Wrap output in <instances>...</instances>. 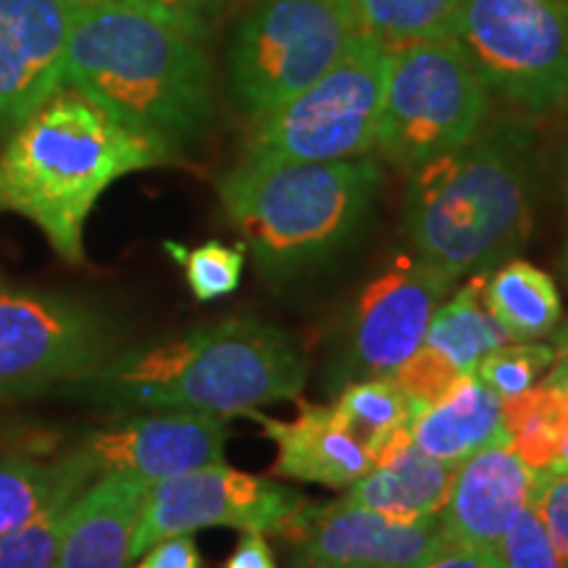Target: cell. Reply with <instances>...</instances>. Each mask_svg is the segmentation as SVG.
Here are the masks:
<instances>
[{"mask_svg": "<svg viewBox=\"0 0 568 568\" xmlns=\"http://www.w3.org/2000/svg\"><path fill=\"white\" fill-rule=\"evenodd\" d=\"M552 361H556V347L552 345L535 343V339H516V343L510 339V343L485 355L474 374L503 400H508V397L535 387L539 376L552 366Z\"/></svg>", "mask_w": 568, "mask_h": 568, "instance_id": "obj_29", "label": "cell"}, {"mask_svg": "<svg viewBox=\"0 0 568 568\" xmlns=\"http://www.w3.org/2000/svg\"><path fill=\"white\" fill-rule=\"evenodd\" d=\"M410 437L426 456L460 464L489 445L508 443L503 426V397L477 374H460L437 400L418 406L410 418Z\"/></svg>", "mask_w": 568, "mask_h": 568, "instance_id": "obj_19", "label": "cell"}, {"mask_svg": "<svg viewBox=\"0 0 568 568\" xmlns=\"http://www.w3.org/2000/svg\"><path fill=\"white\" fill-rule=\"evenodd\" d=\"M464 0H353L358 30L389 48L456 34Z\"/></svg>", "mask_w": 568, "mask_h": 568, "instance_id": "obj_26", "label": "cell"}, {"mask_svg": "<svg viewBox=\"0 0 568 568\" xmlns=\"http://www.w3.org/2000/svg\"><path fill=\"white\" fill-rule=\"evenodd\" d=\"M230 439L226 418L195 410H140L103 429L84 435L80 447L88 453L98 477L132 474L148 485L224 464Z\"/></svg>", "mask_w": 568, "mask_h": 568, "instance_id": "obj_14", "label": "cell"}, {"mask_svg": "<svg viewBox=\"0 0 568 568\" xmlns=\"http://www.w3.org/2000/svg\"><path fill=\"white\" fill-rule=\"evenodd\" d=\"M453 38L514 113L568 109V0H464Z\"/></svg>", "mask_w": 568, "mask_h": 568, "instance_id": "obj_9", "label": "cell"}, {"mask_svg": "<svg viewBox=\"0 0 568 568\" xmlns=\"http://www.w3.org/2000/svg\"><path fill=\"white\" fill-rule=\"evenodd\" d=\"M558 187L568 205V134H566L564 145H560V153H558Z\"/></svg>", "mask_w": 568, "mask_h": 568, "instance_id": "obj_38", "label": "cell"}, {"mask_svg": "<svg viewBox=\"0 0 568 568\" xmlns=\"http://www.w3.org/2000/svg\"><path fill=\"white\" fill-rule=\"evenodd\" d=\"M163 247L182 266L195 301L211 303L237 293L247 258L245 245H226L219 240H209L197 247H184L180 243H166Z\"/></svg>", "mask_w": 568, "mask_h": 568, "instance_id": "obj_28", "label": "cell"}, {"mask_svg": "<svg viewBox=\"0 0 568 568\" xmlns=\"http://www.w3.org/2000/svg\"><path fill=\"white\" fill-rule=\"evenodd\" d=\"M63 84L176 153L201 140L213 116L203 42L122 0H80Z\"/></svg>", "mask_w": 568, "mask_h": 568, "instance_id": "obj_4", "label": "cell"}, {"mask_svg": "<svg viewBox=\"0 0 568 568\" xmlns=\"http://www.w3.org/2000/svg\"><path fill=\"white\" fill-rule=\"evenodd\" d=\"M493 95L456 38L389 51L374 159L410 174L456 151L489 119Z\"/></svg>", "mask_w": 568, "mask_h": 568, "instance_id": "obj_6", "label": "cell"}, {"mask_svg": "<svg viewBox=\"0 0 568 568\" xmlns=\"http://www.w3.org/2000/svg\"><path fill=\"white\" fill-rule=\"evenodd\" d=\"M122 3L151 13L187 38L203 42L237 6V0H122Z\"/></svg>", "mask_w": 568, "mask_h": 568, "instance_id": "obj_31", "label": "cell"}, {"mask_svg": "<svg viewBox=\"0 0 568 568\" xmlns=\"http://www.w3.org/2000/svg\"><path fill=\"white\" fill-rule=\"evenodd\" d=\"M456 466L426 456L410 437L393 456L374 464L364 477L355 479L337 500L345 506L376 510L397 521L437 518L450 495Z\"/></svg>", "mask_w": 568, "mask_h": 568, "instance_id": "obj_20", "label": "cell"}, {"mask_svg": "<svg viewBox=\"0 0 568 568\" xmlns=\"http://www.w3.org/2000/svg\"><path fill=\"white\" fill-rule=\"evenodd\" d=\"M176 159L180 153L166 142L63 84L0 151V213L32 222L67 264L80 266L84 224L105 190Z\"/></svg>", "mask_w": 568, "mask_h": 568, "instance_id": "obj_3", "label": "cell"}, {"mask_svg": "<svg viewBox=\"0 0 568 568\" xmlns=\"http://www.w3.org/2000/svg\"><path fill=\"white\" fill-rule=\"evenodd\" d=\"M276 537L293 548V564L347 568H410L443 539L437 518L397 521L345 503H305Z\"/></svg>", "mask_w": 568, "mask_h": 568, "instance_id": "obj_13", "label": "cell"}, {"mask_svg": "<svg viewBox=\"0 0 568 568\" xmlns=\"http://www.w3.org/2000/svg\"><path fill=\"white\" fill-rule=\"evenodd\" d=\"M84 489H69L38 516L0 537V568H59V552L71 506Z\"/></svg>", "mask_w": 568, "mask_h": 568, "instance_id": "obj_27", "label": "cell"}, {"mask_svg": "<svg viewBox=\"0 0 568 568\" xmlns=\"http://www.w3.org/2000/svg\"><path fill=\"white\" fill-rule=\"evenodd\" d=\"M495 556L503 568H566L535 506H527L503 535Z\"/></svg>", "mask_w": 568, "mask_h": 568, "instance_id": "obj_30", "label": "cell"}, {"mask_svg": "<svg viewBox=\"0 0 568 568\" xmlns=\"http://www.w3.org/2000/svg\"><path fill=\"white\" fill-rule=\"evenodd\" d=\"M382 182L374 155L351 161L240 159L219 180L230 224L255 272L297 280L332 261L364 226Z\"/></svg>", "mask_w": 568, "mask_h": 568, "instance_id": "obj_5", "label": "cell"}, {"mask_svg": "<svg viewBox=\"0 0 568 568\" xmlns=\"http://www.w3.org/2000/svg\"><path fill=\"white\" fill-rule=\"evenodd\" d=\"M537 471L508 443L489 445L460 460L439 510V535L450 542L495 552L506 531L531 506Z\"/></svg>", "mask_w": 568, "mask_h": 568, "instance_id": "obj_16", "label": "cell"}, {"mask_svg": "<svg viewBox=\"0 0 568 568\" xmlns=\"http://www.w3.org/2000/svg\"><path fill=\"white\" fill-rule=\"evenodd\" d=\"M122 351L101 305L0 280V400L67 389Z\"/></svg>", "mask_w": 568, "mask_h": 568, "instance_id": "obj_10", "label": "cell"}, {"mask_svg": "<svg viewBox=\"0 0 568 568\" xmlns=\"http://www.w3.org/2000/svg\"><path fill=\"white\" fill-rule=\"evenodd\" d=\"M303 353L280 326L224 318L159 343L122 347L67 389L109 414L195 410L237 416L303 393Z\"/></svg>", "mask_w": 568, "mask_h": 568, "instance_id": "obj_2", "label": "cell"}, {"mask_svg": "<svg viewBox=\"0 0 568 568\" xmlns=\"http://www.w3.org/2000/svg\"><path fill=\"white\" fill-rule=\"evenodd\" d=\"M395 385L408 395L414 406H426V403L437 400L439 395L447 393V387L458 379L456 366L437 353L435 347L422 345L414 355H408L395 372H389Z\"/></svg>", "mask_w": 568, "mask_h": 568, "instance_id": "obj_32", "label": "cell"}, {"mask_svg": "<svg viewBox=\"0 0 568 568\" xmlns=\"http://www.w3.org/2000/svg\"><path fill=\"white\" fill-rule=\"evenodd\" d=\"M95 466L80 445L61 456L11 450L0 456V537L19 529L69 489H88Z\"/></svg>", "mask_w": 568, "mask_h": 568, "instance_id": "obj_21", "label": "cell"}, {"mask_svg": "<svg viewBox=\"0 0 568 568\" xmlns=\"http://www.w3.org/2000/svg\"><path fill=\"white\" fill-rule=\"evenodd\" d=\"M564 280L568 282V240H566V251H564Z\"/></svg>", "mask_w": 568, "mask_h": 568, "instance_id": "obj_40", "label": "cell"}, {"mask_svg": "<svg viewBox=\"0 0 568 568\" xmlns=\"http://www.w3.org/2000/svg\"><path fill=\"white\" fill-rule=\"evenodd\" d=\"M222 568H276V556L268 545L266 535L258 531H245L243 539L234 545L230 558Z\"/></svg>", "mask_w": 568, "mask_h": 568, "instance_id": "obj_36", "label": "cell"}, {"mask_svg": "<svg viewBox=\"0 0 568 568\" xmlns=\"http://www.w3.org/2000/svg\"><path fill=\"white\" fill-rule=\"evenodd\" d=\"M80 0H0V134H11L55 90Z\"/></svg>", "mask_w": 568, "mask_h": 568, "instance_id": "obj_15", "label": "cell"}, {"mask_svg": "<svg viewBox=\"0 0 568 568\" xmlns=\"http://www.w3.org/2000/svg\"><path fill=\"white\" fill-rule=\"evenodd\" d=\"M456 280L424 264L416 255H400L361 290L347 318L343 385L366 376L395 372L424 345L432 316Z\"/></svg>", "mask_w": 568, "mask_h": 568, "instance_id": "obj_12", "label": "cell"}, {"mask_svg": "<svg viewBox=\"0 0 568 568\" xmlns=\"http://www.w3.org/2000/svg\"><path fill=\"white\" fill-rule=\"evenodd\" d=\"M552 347H556V361H552L548 379H552L556 385H560L568 393V324L558 332L556 345ZM552 471H568V443L564 447V453H560L558 466L552 468Z\"/></svg>", "mask_w": 568, "mask_h": 568, "instance_id": "obj_37", "label": "cell"}, {"mask_svg": "<svg viewBox=\"0 0 568 568\" xmlns=\"http://www.w3.org/2000/svg\"><path fill=\"white\" fill-rule=\"evenodd\" d=\"M487 272L471 274L432 316L424 345L443 353L458 374L477 372L479 361L510 343V335L485 303Z\"/></svg>", "mask_w": 568, "mask_h": 568, "instance_id": "obj_23", "label": "cell"}, {"mask_svg": "<svg viewBox=\"0 0 568 568\" xmlns=\"http://www.w3.org/2000/svg\"><path fill=\"white\" fill-rule=\"evenodd\" d=\"M508 445L531 471H552L568 443V393L545 376L527 393L503 400Z\"/></svg>", "mask_w": 568, "mask_h": 568, "instance_id": "obj_25", "label": "cell"}, {"mask_svg": "<svg viewBox=\"0 0 568 568\" xmlns=\"http://www.w3.org/2000/svg\"><path fill=\"white\" fill-rule=\"evenodd\" d=\"M134 568H203V556L193 535H174L140 552Z\"/></svg>", "mask_w": 568, "mask_h": 568, "instance_id": "obj_34", "label": "cell"}, {"mask_svg": "<svg viewBox=\"0 0 568 568\" xmlns=\"http://www.w3.org/2000/svg\"><path fill=\"white\" fill-rule=\"evenodd\" d=\"M247 416L264 424V435L276 445L272 471L282 479L345 489L374 466L366 445L332 403H303L293 418H272L258 410Z\"/></svg>", "mask_w": 568, "mask_h": 568, "instance_id": "obj_17", "label": "cell"}, {"mask_svg": "<svg viewBox=\"0 0 568 568\" xmlns=\"http://www.w3.org/2000/svg\"><path fill=\"white\" fill-rule=\"evenodd\" d=\"M148 481L132 474H101L71 506L59 552V568H132Z\"/></svg>", "mask_w": 568, "mask_h": 568, "instance_id": "obj_18", "label": "cell"}, {"mask_svg": "<svg viewBox=\"0 0 568 568\" xmlns=\"http://www.w3.org/2000/svg\"><path fill=\"white\" fill-rule=\"evenodd\" d=\"M308 497L266 477L211 464L148 487L132 539V558L153 542L201 529L230 527L276 535Z\"/></svg>", "mask_w": 568, "mask_h": 568, "instance_id": "obj_11", "label": "cell"}, {"mask_svg": "<svg viewBox=\"0 0 568 568\" xmlns=\"http://www.w3.org/2000/svg\"><path fill=\"white\" fill-rule=\"evenodd\" d=\"M358 32L353 0H255L226 48L237 111L253 119L290 101L335 67Z\"/></svg>", "mask_w": 568, "mask_h": 568, "instance_id": "obj_8", "label": "cell"}, {"mask_svg": "<svg viewBox=\"0 0 568 568\" xmlns=\"http://www.w3.org/2000/svg\"><path fill=\"white\" fill-rule=\"evenodd\" d=\"M531 506L537 508L560 560L568 568V471H537Z\"/></svg>", "mask_w": 568, "mask_h": 568, "instance_id": "obj_33", "label": "cell"}, {"mask_svg": "<svg viewBox=\"0 0 568 568\" xmlns=\"http://www.w3.org/2000/svg\"><path fill=\"white\" fill-rule=\"evenodd\" d=\"M332 406L351 426L353 435L366 445L374 464L393 456L397 447L410 439V418L416 406L389 374L347 382Z\"/></svg>", "mask_w": 568, "mask_h": 568, "instance_id": "obj_24", "label": "cell"}, {"mask_svg": "<svg viewBox=\"0 0 568 568\" xmlns=\"http://www.w3.org/2000/svg\"><path fill=\"white\" fill-rule=\"evenodd\" d=\"M385 42L358 32L343 59L272 111L251 119L243 159L351 161L374 153L389 69Z\"/></svg>", "mask_w": 568, "mask_h": 568, "instance_id": "obj_7", "label": "cell"}, {"mask_svg": "<svg viewBox=\"0 0 568 568\" xmlns=\"http://www.w3.org/2000/svg\"><path fill=\"white\" fill-rule=\"evenodd\" d=\"M537 174L535 119L514 111L414 169L406 232L416 258L456 282L516 258L535 226Z\"/></svg>", "mask_w": 568, "mask_h": 568, "instance_id": "obj_1", "label": "cell"}, {"mask_svg": "<svg viewBox=\"0 0 568 568\" xmlns=\"http://www.w3.org/2000/svg\"><path fill=\"white\" fill-rule=\"evenodd\" d=\"M410 568H503L495 552L468 548V545L439 539L426 556Z\"/></svg>", "mask_w": 568, "mask_h": 568, "instance_id": "obj_35", "label": "cell"}, {"mask_svg": "<svg viewBox=\"0 0 568 568\" xmlns=\"http://www.w3.org/2000/svg\"><path fill=\"white\" fill-rule=\"evenodd\" d=\"M485 303L510 339L548 337L564 316L556 280L524 258H510L487 272Z\"/></svg>", "mask_w": 568, "mask_h": 568, "instance_id": "obj_22", "label": "cell"}, {"mask_svg": "<svg viewBox=\"0 0 568 568\" xmlns=\"http://www.w3.org/2000/svg\"><path fill=\"white\" fill-rule=\"evenodd\" d=\"M293 568H347V566H332V564H293Z\"/></svg>", "mask_w": 568, "mask_h": 568, "instance_id": "obj_39", "label": "cell"}]
</instances>
